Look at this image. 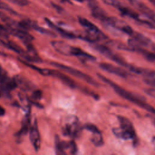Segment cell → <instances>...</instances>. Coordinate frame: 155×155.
<instances>
[{
	"label": "cell",
	"instance_id": "4",
	"mask_svg": "<svg viewBox=\"0 0 155 155\" xmlns=\"http://www.w3.org/2000/svg\"><path fill=\"white\" fill-rule=\"evenodd\" d=\"M120 123V128L113 129V133L117 137L122 139H135L136 133L131 121L123 116H118Z\"/></svg>",
	"mask_w": 155,
	"mask_h": 155
},
{
	"label": "cell",
	"instance_id": "8",
	"mask_svg": "<svg viewBox=\"0 0 155 155\" xmlns=\"http://www.w3.org/2000/svg\"><path fill=\"white\" fill-rule=\"evenodd\" d=\"M64 135L71 137H78L81 131V127L79 122L76 117H70L66 121L62 128Z\"/></svg>",
	"mask_w": 155,
	"mask_h": 155
},
{
	"label": "cell",
	"instance_id": "24",
	"mask_svg": "<svg viewBox=\"0 0 155 155\" xmlns=\"http://www.w3.org/2000/svg\"><path fill=\"white\" fill-rule=\"evenodd\" d=\"M84 128L85 129H87V130L91 131L92 133L100 132L99 130L96 127V126H95L94 125L91 124H85L84 125Z\"/></svg>",
	"mask_w": 155,
	"mask_h": 155
},
{
	"label": "cell",
	"instance_id": "11",
	"mask_svg": "<svg viewBox=\"0 0 155 155\" xmlns=\"http://www.w3.org/2000/svg\"><path fill=\"white\" fill-rule=\"evenodd\" d=\"M99 67L104 71L121 78H127L128 75V73L125 70L109 63H101Z\"/></svg>",
	"mask_w": 155,
	"mask_h": 155
},
{
	"label": "cell",
	"instance_id": "2",
	"mask_svg": "<svg viewBox=\"0 0 155 155\" xmlns=\"http://www.w3.org/2000/svg\"><path fill=\"white\" fill-rule=\"evenodd\" d=\"M104 1L108 5L114 7L116 8L119 10L122 15L137 21L141 24L148 26L151 28L155 29V24L153 22L149 20L143 15L141 16L139 15L137 12L133 10L132 9L122 5L118 1L116 0H104Z\"/></svg>",
	"mask_w": 155,
	"mask_h": 155
},
{
	"label": "cell",
	"instance_id": "7",
	"mask_svg": "<svg viewBox=\"0 0 155 155\" xmlns=\"http://www.w3.org/2000/svg\"><path fill=\"white\" fill-rule=\"evenodd\" d=\"M93 47L100 53L104 55L107 58L111 59L112 61L116 62V63L119 64V65L124 66L125 67H127L128 68L130 67V65L128 64L122 57H120L117 53L113 52L108 47L104 46L103 45H101V44H94Z\"/></svg>",
	"mask_w": 155,
	"mask_h": 155
},
{
	"label": "cell",
	"instance_id": "26",
	"mask_svg": "<svg viewBox=\"0 0 155 155\" xmlns=\"http://www.w3.org/2000/svg\"><path fill=\"white\" fill-rule=\"evenodd\" d=\"M41 97V91L39 90L35 91L32 94V98L35 100H38Z\"/></svg>",
	"mask_w": 155,
	"mask_h": 155
},
{
	"label": "cell",
	"instance_id": "14",
	"mask_svg": "<svg viewBox=\"0 0 155 155\" xmlns=\"http://www.w3.org/2000/svg\"><path fill=\"white\" fill-rule=\"evenodd\" d=\"M30 139L36 151H38L40 148L41 138L36 122H35L30 129Z\"/></svg>",
	"mask_w": 155,
	"mask_h": 155
},
{
	"label": "cell",
	"instance_id": "27",
	"mask_svg": "<svg viewBox=\"0 0 155 155\" xmlns=\"http://www.w3.org/2000/svg\"><path fill=\"white\" fill-rule=\"evenodd\" d=\"M7 78V76H6L5 71L3 70L2 67L0 66V83H1Z\"/></svg>",
	"mask_w": 155,
	"mask_h": 155
},
{
	"label": "cell",
	"instance_id": "28",
	"mask_svg": "<svg viewBox=\"0 0 155 155\" xmlns=\"http://www.w3.org/2000/svg\"><path fill=\"white\" fill-rule=\"evenodd\" d=\"M5 114V110L4 108L0 105V116H4Z\"/></svg>",
	"mask_w": 155,
	"mask_h": 155
},
{
	"label": "cell",
	"instance_id": "22",
	"mask_svg": "<svg viewBox=\"0 0 155 155\" xmlns=\"http://www.w3.org/2000/svg\"><path fill=\"white\" fill-rule=\"evenodd\" d=\"M67 148H69L70 150L71 153L73 155H75L77 153V147L74 141H70L67 142Z\"/></svg>",
	"mask_w": 155,
	"mask_h": 155
},
{
	"label": "cell",
	"instance_id": "20",
	"mask_svg": "<svg viewBox=\"0 0 155 155\" xmlns=\"http://www.w3.org/2000/svg\"><path fill=\"white\" fill-rule=\"evenodd\" d=\"M91 141L96 146H101L103 144V139L101 131L93 133Z\"/></svg>",
	"mask_w": 155,
	"mask_h": 155
},
{
	"label": "cell",
	"instance_id": "31",
	"mask_svg": "<svg viewBox=\"0 0 155 155\" xmlns=\"http://www.w3.org/2000/svg\"><path fill=\"white\" fill-rule=\"evenodd\" d=\"M76 1H83L84 0H76Z\"/></svg>",
	"mask_w": 155,
	"mask_h": 155
},
{
	"label": "cell",
	"instance_id": "18",
	"mask_svg": "<svg viewBox=\"0 0 155 155\" xmlns=\"http://www.w3.org/2000/svg\"><path fill=\"white\" fill-rule=\"evenodd\" d=\"M46 22H47V24L54 30H55L57 32H58L59 34H61L63 37H65L66 38H70V39H73V38H75L76 36V35L71 33V32H69L67 30H65L64 29H62V28L58 27L56 25H55L51 21H50V20H48V19H45Z\"/></svg>",
	"mask_w": 155,
	"mask_h": 155
},
{
	"label": "cell",
	"instance_id": "1",
	"mask_svg": "<svg viewBox=\"0 0 155 155\" xmlns=\"http://www.w3.org/2000/svg\"><path fill=\"white\" fill-rule=\"evenodd\" d=\"M99 77L102 80H103L104 82L108 84L114 89L115 92L116 93H117L119 96H120L123 98L130 101L131 102L138 105L139 107L155 114V108H153L150 105H149L148 104H147L146 102H145L143 99H142V97H140L139 96H137L136 94H134L125 90L124 88L119 86L117 84L114 83L110 79L104 77L103 76H102L101 74H99Z\"/></svg>",
	"mask_w": 155,
	"mask_h": 155
},
{
	"label": "cell",
	"instance_id": "12",
	"mask_svg": "<svg viewBox=\"0 0 155 155\" xmlns=\"http://www.w3.org/2000/svg\"><path fill=\"white\" fill-rule=\"evenodd\" d=\"M7 27L10 34L15 36L16 37L21 39L24 44L30 43L34 39L33 36L31 35L29 33H28L26 30H24L19 28H13L8 27Z\"/></svg>",
	"mask_w": 155,
	"mask_h": 155
},
{
	"label": "cell",
	"instance_id": "19",
	"mask_svg": "<svg viewBox=\"0 0 155 155\" xmlns=\"http://www.w3.org/2000/svg\"><path fill=\"white\" fill-rule=\"evenodd\" d=\"M28 23H29V26H30V28H32L34 29L35 30H36L37 31L50 36H56V34L52 31H51L50 30L44 28L43 27H41L40 26H39L38 25H37L36 23L31 21H28Z\"/></svg>",
	"mask_w": 155,
	"mask_h": 155
},
{
	"label": "cell",
	"instance_id": "25",
	"mask_svg": "<svg viewBox=\"0 0 155 155\" xmlns=\"http://www.w3.org/2000/svg\"><path fill=\"white\" fill-rule=\"evenodd\" d=\"M7 1L19 6H25L29 4V1L28 0H7Z\"/></svg>",
	"mask_w": 155,
	"mask_h": 155
},
{
	"label": "cell",
	"instance_id": "5",
	"mask_svg": "<svg viewBox=\"0 0 155 155\" xmlns=\"http://www.w3.org/2000/svg\"><path fill=\"white\" fill-rule=\"evenodd\" d=\"M78 19L80 24L86 30V35L84 36L85 40L94 42L106 39V36L91 22L82 17H79Z\"/></svg>",
	"mask_w": 155,
	"mask_h": 155
},
{
	"label": "cell",
	"instance_id": "10",
	"mask_svg": "<svg viewBox=\"0 0 155 155\" xmlns=\"http://www.w3.org/2000/svg\"><path fill=\"white\" fill-rule=\"evenodd\" d=\"M130 4L142 15L155 24V12L146 4L139 0H128Z\"/></svg>",
	"mask_w": 155,
	"mask_h": 155
},
{
	"label": "cell",
	"instance_id": "21",
	"mask_svg": "<svg viewBox=\"0 0 155 155\" xmlns=\"http://www.w3.org/2000/svg\"><path fill=\"white\" fill-rule=\"evenodd\" d=\"M55 147H56V155H67L64 148L62 147L61 144V141L59 139V137L56 136L55 139Z\"/></svg>",
	"mask_w": 155,
	"mask_h": 155
},
{
	"label": "cell",
	"instance_id": "9",
	"mask_svg": "<svg viewBox=\"0 0 155 155\" xmlns=\"http://www.w3.org/2000/svg\"><path fill=\"white\" fill-rule=\"evenodd\" d=\"M104 23L112 27L125 33L130 36H132L134 33L135 31L126 22L119 19L116 18L114 17L108 16L107 19L105 21Z\"/></svg>",
	"mask_w": 155,
	"mask_h": 155
},
{
	"label": "cell",
	"instance_id": "30",
	"mask_svg": "<svg viewBox=\"0 0 155 155\" xmlns=\"http://www.w3.org/2000/svg\"><path fill=\"white\" fill-rule=\"evenodd\" d=\"M151 1V2L155 6V0H150Z\"/></svg>",
	"mask_w": 155,
	"mask_h": 155
},
{
	"label": "cell",
	"instance_id": "32",
	"mask_svg": "<svg viewBox=\"0 0 155 155\" xmlns=\"http://www.w3.org/2000/svg\"><path fill=\"white\" fill-rule=\"evenodd\" d=\"M0 96H1V91H0Z\"/></svg>",
	"mask_w": 155,
	"mask_h": 155
},
{
	"label": "cell",
	"instance_id": "3",
	"mask_svg": "<svg viewBox=\"0 0 155 155\" xmlns=\"http://www.w3.org/2000/svg\"><path fill=\"white\" fill-rule=\"evenodd\" d=\"M52 47L58 53L66 56H75L89 60H95V58L84 51L81 48L71 46L64 41H54L51 42Z\"/></svg>",
	"mask_w": 155,
	"mask_h": 155
},
{
	"label": "cell",
	"instance_id": "15",
	"mask_svg": "<svg viewBox=\"0 0 155 155\" xmlns=\"http://www.w3.org/2000/svg\"><path fill=\"white\" fill-rule=\"evenodd\" d=\"M49 76H51L60 79L62 82H64L65 84L69 86L70 87L74 88L76 86L74 82L71 78L59 71L50 70Z\"/></svg>",
	"mask_w": 155,
	"mask_h": 155
},
{
	"label": "cell",
	"instance_id": "13",
	"mask_svg": "<svg viewBox=\"0 0 155 155\" xmlns=\"http://www.w3.org/2000/svg\"><path fill=\"white\" fill-rule=\"evenodd\" d=\"M128 46L130 47L131 50L138 52L139 53L142 54L148 61L155 64V53L149 51L144 47L135 44L129 45Z\"/></svg>",
	"mask_w": 155,
	"mask_h": 155
},
{
	"label": "cell",
	"instance_id": "6",
	"mask_svg": "<svg viewBox=\"0 0 155 155\" xmlns=\"http://www.w3.org/2000/svg\"><path fill=\"white\" fill-rule=\"evenodd\" d=\"M51 64L55 66L56 67H57L61 70H62L65 71V72L87 82L88 84H90L91 85H93L94 86H97L98 85L97 82L93 78H92L90 76H89V75H88V74L83 73L82 71H81L76 68H74L73 67H68L67 65H64L62 64L58 63V62H51Z\"/></svg>",
	"mask_w": 155,
	"mask_h": 155
},
{
	"label": "cell",
	"instance_id": "29",
	"mask_svg": "<svg viewBox=\"0 0 155 155\" xmlns=\"http://www.w3.org/2000/svg\"><path fill=\"white\" fill-rule=\"evenodd\" d=\"M152 142H153V145H154V147H155V137H154L153 138V139H152Z\"/></svg>",
	"mask_w": 155,
	"mask_h": 155
},
{
	"label": "cell",
	"instance_id": "17",
	"mask_svg": "<svg viewBox=\"0 0 155 155\" xmlns=\"http://www.w3.org/2000/svg\"><path fill=\"white\" fill-rule=\"evenodd\" d=\"M91 8L93 16L98 20H100L101 21L104 22L107 19V17L108 16H107L106 13L98 5L94 4L91 5Z\"/></svg>",
	"mask_w": 155,
	"mask_h": 155
},
{
	"label": "cell",
	"instance_id": "23",
	"mask_svg": "<svg viewBox=\"0 0 155 155\" xmlns=\"http://www.w3.org/2000/svg\"><path fill=\"white\" fill-rule=\"evenodd\" d=\"M0 8L1 9H2L4 10H5V11H7L12 14H16V12L8 5H7V4L2 2L1 0H0Z\"/></svg>",
	"mask_w": 155,
	"mask_h": 155
},
{
	"label": "cell",
	"instance_id": "16",
	"mask_svg": "<svg viewBox=\"0 0 155 155\" xmlns=\"http://www.w3.org/2000/svg\"><path fill=\"white\" fill-rule=\"evenodd\" d=\"M1 87L2 91L7 96H8L9 94L10 91L12 90H13L18 86L15 79H11L10 78H8V77L5 80H4L1 83Z\"/></svg>",
	"mask_w": 155,
	"mask_h": 155
}]
</instances>
